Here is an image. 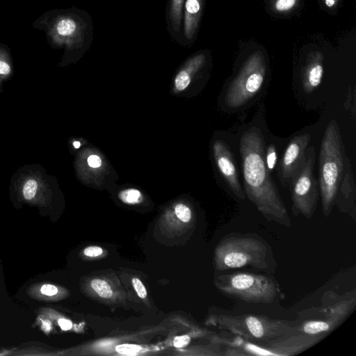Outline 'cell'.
I'll list each match as a JSON object with an SVG mask.
<instances>
[{"instance_id": "obj_1", "label": "cell", "mask_w": 356, "mask_h": 356, "mask_svg": "<svg viewBox=\"0 0 356 356\" xmlns=\"http://www.w3.org/2000/svg\"><path fill=\"white\" fill-rule=\"evenodd\" d=\"M245 195L263 216L289 228L291 221L264 160V140L258 128L245 132L240 140Z\"/></svg>"}, {"instance_id": "obj_2", "label": "cell", "mask_w": 356, "mask_h": 356, "mask_svg": "<svg viewBox=\"0 0 356 356\" xmlns=\"http://www.w3.org/2000/svg\"><path fill=\"white\" fill-rule=\"evenodd\" d=\"M32 26L44 32L51 48L63 49L60 65L80 57L91 47L93 40L91 16L74 6L47 10Z\"/></svg>"}, {"instance_id": "obj_3", "label": "cell", "mask_w": 356, "mask_h": 356, "mask_svg": "<svg viewBox=\"0 0 356 356\" xmlns=\"http://www.w3.org/2000/svg\"><path fill=\"white\" fill-rule=\"evenodd\" d=\"M215 261L217 268L225 272L249 268L272 273L277 266L268 243L252 233L225 235L217 246Z\"/></svg>"}, {"instance_id": "obj_4", "label": "cell", "mask_w": 356, "mask_h": 356, "mask_svg": "<svg viewBox=\"0 0 356 356\" xmlns=\"http://www.w3.org/2000/svg\"><path fill=\"white\" fill-rule=\"evenodd\" d=\"M346 164L339 128L335 120L327 126L319 154V188L322 210L328 217L337 203Z\"/></svg>"}, {"instance_id": "obj_5", "label": "cell", "mask_w": 356, "mask_h": 356, "mask_svg": "<svg viewBox=\"0 0 356 356\" xmlns=\"http://www.w3.org/2000/svg\"><path fill=\"white\" fill-rule=\"evenodd\" d=\"M214 323L229 334L254 343L266 342L297 332L296 325L289 321L251 314H221L216 317Z\"/></svg>"}, {"instance_id": "obj_6", "label": "cell", "mask_w": 356, "mask_h": 356, "mask_svg": "<svg viewBox=\"0 0 356 356\" xmlns=\"http://www.w3.org/2000/svg\"><path fill=\"white\" fill-rule=\"evenodd\" d=\"M217 286L227 296L250 303L268 304L281 295L279 284L268 275L247 271L226 273Z\"/></svg>"}, {"instance_id": "obj_7", "label": "cell", "mask_w": 356, "mask_h": 356, "mask_svg": "<svg viewBox=\"0 0 356 356\" xmlns=\"http://www.w3.org/2000/svg\"><path fill=\"white\" fill-rule=\"evenodd\" d=\"M49 178L40 165H26L14 174L10 191L19 202L47 208L52 197Z\"/></svg>"}, {"instance_id": "obj_8", "label": "cell", "mask_w": 356, "mask_h": 356, "mask_svg": "<svg viewBox=\"0 0 356 356\" xmlns=\"http://www.w3.org/2000/svg\"><path fill=\"white\" fill-rule=\"evenodd\" d=\"M266 73V65L262 54H251L231 82L226 92L225 102L230 108L242 106L261 88Z\"/></svg>"}, {"instance_id": "obj_9", "label": "cell", "mask_w": 356, "mask_h": 356, "mask_svg": "<svg viewBox=\"0 0 356 356\" xmlns=\"http://www.w3.org/2000/svg\"><path fill=\"white\" fill-rule=\"evenodd\" d=\"M314 148L310 147L307 149L306 159L302 167L289 184L292 213L296 216L301 214L307 219L313 216L319 195L317 181L314 175Z\"/></svg>"}, {"instance_id": "obj_10", "label": "cell", "mask_w": 356, "mask_h": 356, "mask_svg": "<svg viewBox=\"0 0 356 356\" xmlns=\"http://www.w3.org/2000/svg\"><path fill=\"white\" fill-rule=\"evenodd\" d=\"M356 304L355 291L348 297L334 303L330 307L323 308V312L316 318H309L296 325L297 331L312 335L326 337L337 328L351 314Z\"/></svg>"}, {"instance_id": "obj_11", "label": "cell", "mask_w": 356, "mask_h": 356, "mask_svg": "<svg viewBox=\"0 0 356 356\" xmlns=\"http://www.w3.org/2000/svg\"><path fill=\"white\" fill-rule=\"evenodd\" d=\"M325 337L297 331L261 343L268 355L292 356L307 350Z\"/></svg>"}, {"instance_id": "obj_12", "label": "cell", "mask_w": 356, "mask_h": 356, "mask_svg": "<svg viewBox=\"0 0 356 356\" xmlns=\"http://www.w3.org/2000/svg\"><path fill=\"white\" fill-rule=\"evenodd\" d=\"M311 136L304 134L293 138L282 155L280 164V178L283 186L289 185L302 167Z\"/></svg>"}, {"instance_id": "obj_13", "label": "cell", "mask_w": 356, "mask_h": 356, "mask_svg": "<svg viewBox=\"0 0 356 356\" xmlns=\"http://www.w3.org/2000/svg\"><path fill=\"white\" fill-rule=\"evenodd\" d=\"M213 154L218 170L229 188L238 198L244 200L245 195L239 182L234 157L229 147L218 140L213 144Z\"/></svg>"}, {"instance_id": "obj_14", "label": "cell", "mask_w": 356, "mask_h": 356, "mask_svg": "<svg viewBox=\"0 0 356 356\" xmlns=\"http://www.w3.org/2000/svg\"><path fill=\"white\" fill-rule=\"evenodd\" d=\"M204 0H184L182 19V42L192 45L195 42L200 24Z\"/></svg>"}, {"instance_id": "obj_15", "label": "cell", "mask_w": 356, "mask_h": 356, "mask_svg": "<svg viewBox=\"0 0 356 356\" xmlns=\"http://www.w3.org/2000/svg\"><path fill=\"white\" fill-rule=\"evenodd\" d=\"M323 76V55L320 51L309 52L302 71V83L307 93L314 91L321 84Z\"/></svg>"}, {"instance_id": "obj_16", "label": "cell", "mask_w": 356, "mask_h": 356, "mask_svg": "<svg viewBox=\"0 0 356 356\" xmlns=\"http://www.w3.org/2000/svg\"><path fill=\"white\" fill-rule=\"evenodd\" d=\"M184 0H168L165 10L167 30L171 38L183 45L182 19Z\"/></svg>"}, {"instance_id": "obj_17", "label": "cell", "mask_w": 356, "mask_h": 356, "mask_svg": "<svg viewBox=\"0 0 356 356\" xmlns=\"http://www.w3.org/2000/svg\"><path fill=\"white\" fill-rule=\"evenodd\" d=\"M26 294L32 299L47 302L60 299L65 295V290L55 284L40 282L29 286Z\"/></svg>"}, {"instance_id": "obj_18", "label": "cell", "mask_w": 356, "mask_h": 356, "mask_svg": "<svg viewBox=\"0 0 356 356\" xmlns=\"http://www.w3.org/2000/svg\"><path fill=\"white\" fill-rule=\"evenodd\" d=\"M56 355L58 353L52 350L47 344L36 342L24 343L17 348L0 352V356H50Z\"/></svg>"}, {"instance_id": "obj_19", "label": "cell", "mask_w": 356, "mask_h": 356, "mask_svg": "<svg viewBox=\"0 0 356 356\" xmlns=\"http://www.w3.org/2000/svg\"><path fill=\"white\" fill-rule=\"evenodd\" d=\"M13 74V61L10 48L0 42V95L3 83Z\"/></svg>"}, {"instance_id": "obj_20", "label": "cell", "mask_w": 356, "mask_h": 356, "mask_svg": "<svg viewBox=\"0 0 356 356\" xmlns=\"http://www.w3.org/2000/svg\"><path fill=\"white\" fill-rule=\"evenodd\" d=\"M300 0H270V6L273 12L286 14L293 11Z\"/></svg>"}, {"instance_id": "obj_21", "label": "cell", "mask_w": 356, "mask_h": 356, "mask_svg": "<svg viewBox=\"0 0 356 356\" xmlns=\"http://www.w3.org/2000/svg\"><path fill=\"white\" fill-rule=\"evenodd\" d=\"M92 289L102 298H108L113 295L110 285L101 279H94L90 283Z\"/></svg>"}, {"instance_id": "obj_22", "label": "cell", "mask_w": 356, "mask_h": 356, "mask_svg": "<svg viewBox=\"0 0 356 356\" xmlns=\"http://www.w3.org/2000/svg\"><path fill=\"white\" fill-rule=\"evenodd\" d=\"M119 197L122 202L133 204L140 202L142 195L138 190L130 188L120 192Z\"/></svg>"}, {"instance_id": "obj_23", "label": "cell", "mask_w": 356, "mask_h": 356, "mask_svg": "<svg viewBox=\"0 0 356 356\" xmlns=\"http://www.w3.org/2000/svg\"><path fill=\"white\" fill-rule=\"evenodd\" d=\"M265 163L269 173L273 172L277 162V154L276 147L273 144H270L264 154Z\"/></svg>"}, {"instance_id": "obj_24", "label": "cell", "mask_w": 356, "mask_h": 356, "mask_svg": "<svg viewBox=\"0 0 356 356\" xmlns=\"http://www.w3.org/2000/svg\"><path fill=\"white\" fill-rule=\"evenodd\" d=\"M175 211L177 217L184 222H187L191 219V211L185 204H177L175 208Z\"/></svg>"}, {"instance_id": "obj_25", "label": "cell", "mask_w": 356, "mask_h": 356, "mask_svg": "<svg viewBox=\"0 0 356 356\" xmlns=\"http://www.w3.org/2000/svg\"><path fill=\"white\" fill-rule=\"evenodd\" d=\"M141 347L136 344H120L115 347V350L120 354L134 355L138 353Z\"/></svg>"}, {"instance_id": "obj_26", "label": "cell", "mask_w": 356, "mask_h": 356, "mask_svg": "<svg viewBox=\"0 0 356 356\" xmlns=\"http://www.w3.org/2000/svg\"><path fill=\"white\" fill-rule=\"evenodd\" d=\"M132 284L136 292L140 298H145L147 296L146 289L143 282L138 278H133Z\"/></svg>"}, {"instance_id": "obj_27", "label": "cell", "mask_w": 356, "mask_h": 356, "mask_svg": "<svg viewBox=\"0 0 356 356\" xmlns=\"http://www.w3.org/2000/svg\"><path fill=\"white\" fill-rule=\"evenodd\" d=\"M191 341L188 335L184 334L176 337L173 341V345L177 348H182L187 346Z\"/></svg>"}, {"instance_id": "obj_28", "label": "cell", "mask_w": 356, "mask_h": 356, "mask_svg": "<svg viewBox=\"0 0 356 356\" xmlns=\"http://www.w3.org/2000/svg\"><path fill=\"white\" fill-rule=\"evenodd\" d=\"M103 250L99 246H89L84 249L83 253L88 257H97L102 254Z\"/></svg>"}, {"instance_id": "obj_29", "label": "cell", "mask_w": 356, "mask_h": 356, "mask_svg": "<svg viewBox=\"0 0 356 356\" xmlns=\"http://www.w3.org/2000/svg\"><path fill=\"white\" fill-rule=\"evenodd\" d=\"M57 324L60 329L65 331L70 330L73 325L71 321L63 317H60L57 319Z\"/></svg>"}, {"instance_id": "obj_30", "label": "cell", "mask_w": 356, "mask_h": 356, "mask_svg": "<svg viewBox=\"0 0 356 356\" xmlns=\"http://www.w3.org/2000/svg\"><path fill=\"white\" fill-rule=\"evenodd\" d=\"M87 161L88 164L94 168H99L102 165V160L97 155H90Z\"/></svg>"}, {"instance_id": "obj_31", "label": "cell", "mask_w": 356, "mask_h": 356, "mask_svg": "<svg viewBox=\"0 0 356 356\" xmlns=\"http://www.w3.org/2000/svg\"><path fill=\"white\" fill-rule=\"evenodd\" d=\"M337 1V0H325V3L327 7L332 8L335 5Z\"/></svg>"}, {"instance_id": "obj_32", "label": "cell", "mask_w": 356, "mask_h": 356, "mask_svg": "<svg viewBox=\"0 0 356 356\" xmlns=\"http://www.w3.org/2000/svg\"><path fill=\"white\" fill-rule=\"evenodd\" d=\"M73 146L76 149H78L81 146V143L79 141H74L73 142Z\"/></svg>"}]
</instances>
